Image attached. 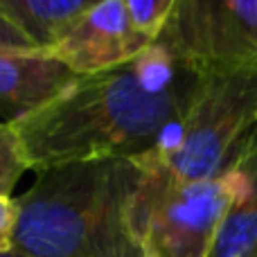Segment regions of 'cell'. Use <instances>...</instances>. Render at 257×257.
I'll list each match as a JSON object with an SVG mask.
<instances>
[{
  "instance_id": "obj_1",
  "label": "cell",
  "mask_w": 257,
  "mask_h": 257,
  "mask_svg": "<svg viewBox=\"0 0 257 257\" xmlns=\"http://www.w3.org/2000/svg\"><path fill=\"white\" fill-rule=\"evenodd\" d=\"M203 70L160 36L136 59L79 77L45 108L14 122L30 172L163 149L183 124Z\"/></svg>"
},
{
  "instance_id": "obj_2",
  "label": "cell",
  "mask_w": 257,
  "mask_h": 257,
  "mask_svg": "<svg viewBox=\"0 0 257 257\" xmlns=\"http://www.w3.org/2000/svg\"><path fill=\"white\" fill-rule=\"evenodd\" d=\"M133 158L70 163L36 172L16 196L21 257H142L131 223L140 183Z\"/></svg>"
},
{
  "instance_id": "obj_3",
  "label": "cell",
  "mask_w": 257,
  "mask_h": 257,
  "mask_svg": "<svg viewBox=\"0 0 257 257\" xmlns=\"http://www.w3.org/2000/svg\"><path fill=\"white\" fill-rule=\"evenodd\" d=\"M257 124V66L203 70V79L174 138L140 165L145 185H183L217 176Z\"/></svg>"
},
{
  "instance_id": "obj_4",
  "label": "cell",
  "mask_w": 257,
  "mask_h": 257,
  "mask_svg": "<svg viewBox=\"0 0 257 257\" xmlns=\"http://www.w3.org/2000/svg\"><path fill=\"white\" fill-rule=\"evenodd\" d=\"M244 183L237 151L212 178L163 187L138 183L131 223L142 257H208Z\"/></svg>"
},
{
  "instance_id": "obj_5",
  "label": "cell",
  "mask_w": 257,
  "mask_h": 257,
  "mask_svg": "<svg viewBox=\"0 0 257 257\" xmlns=\"http://www.w3.org/2000/svg\"><path fill=\"white\" fill-rule=\"evenodd\" d=\"M160 36L201 70L257 66V0H176Z\"/></svg>"
},
{
  "instance_id": "obj_6",
  "label": "cell",
  "mask_w": 257,
  "mask_h": 257,
  "mask_svg": "<svg viewBox=\"0 0 257 257\" xmlns=\"http://www.w3.org/2000/svg\"><path fill=\"white\" fill-rule=\"evenodd\" d=\"M149 48L131 27L124 0H102L75 23L70 32L48 50L77 77L95 75L136 59Z\"/></svg>"
},
{
  "instance_id": "obj_7",
  "label": "cell",
  "mask_w": 257,
  "mask_h": 257,
  "mask_svg": "<svg viewBox=\"0 0 257 257\" xmlns=\"http://www.w3.org/2000/svg\"><path fill=\"white\" fill-rule=\"evenodd\" d=\"M79 77L41 50L0 52V117L23 120L61 97Z\"/></svg>"
},
{
  "instance_id": "obj_8",
  "label": "cell",
  "mask_w": 257,
  "mask_h": 257,
  "mask_svg": "<svg viewBox=\"0 0 257 257\" xmlns=\"http://www.w3.org/2000/svg\"><path fill=\"white\" fill-rule=\"evenodd\" d=\"M244 172V190L228 210L208 257H257V133L246 136L237 149Z\"/></svg>"
},
{
  "instance_id": "obj_9",
  "label": "cell",
  "mask_w": 257,
  "mask_h": 257,
  "mask_svg": "<svg viewBox=\"0 0 257 257\" xmlns=\"http://www.w3.org/2000/svg\"><path fill=\"white\" fill-rule=\"evenodd\" d=\"M90 7V0H0V12L41 52L52 50Z\"/></svg>"
},
{
  "instance_id": "obj_10",
  "label": "cell",
  "mask_w": 257,
  "mask_h": 257,
  "mask_svg": "<svg viewBox=\"0 0 257 257\" xmlns=\"http://www.w3.org/2000/svg\"><path fill=\"white\" fill-rule=\"evenodd\" d=\"M176 0H124L131 27L140 39L154 45L169 23Z\"/></svg>"
},
{
  "instance_id": "obj_11",
  "label": "cell",
  "mask_w": 257,
  "mask_h": 257,
  "mask_svg": "<svg viewBox=\"0 0 257 257\" xmlns=\"http://www.w3.org/2000/svg\"><path fill=\"white\" fill-rule=\"evenodd\" d=\"M25 172H30V167L25 163L16 131L12 124L0 122V194L14 196V190Z\"/></svg>"
},
{
  "instance_id": "obj_12",
  "label": "cell",
  "mask_w": 257,
  "mask_h": 257,
  "mask_svg": "<svg viewBox=\"0 0 257 257\" xmlns=\"http://www.w3.org/2000/svg\"><path fill=\"white\" fill-rule=\"evenodd\" d=\"M18 223V203L16 196L0 194V255L14 250V235Z\"/></svg>"
},
{
  "instance_id": "obj_13",
  "label": "cell",
  "mask_w": 257,
  "mask_h": 257,
  "mask_svg": "<svg viewBox=\"0 0 257 257\" xmlns=\"http://www.w3.org/2000/svg\"><path fill=\"white\" fill-rule=\"evenodd\" d=\"M18 50H36L25 34L0 12V52H18Z\"/></svg>"
},
{
  "instance_id": "obj_14",
  "label": "cell",
  "mask_w": 257,
  "mask_h": 257,
  "mask_svg": "<svg viewBox=\"0 0 257 257\" xmlns=\"http://www.w3.org/2000/svg\"><path fill=\"white\" fill-rule=\"evenodd\" d=\"M0 257H21V255H16V253H7V255H0Z\"/></svg>"
}]
</instances>
